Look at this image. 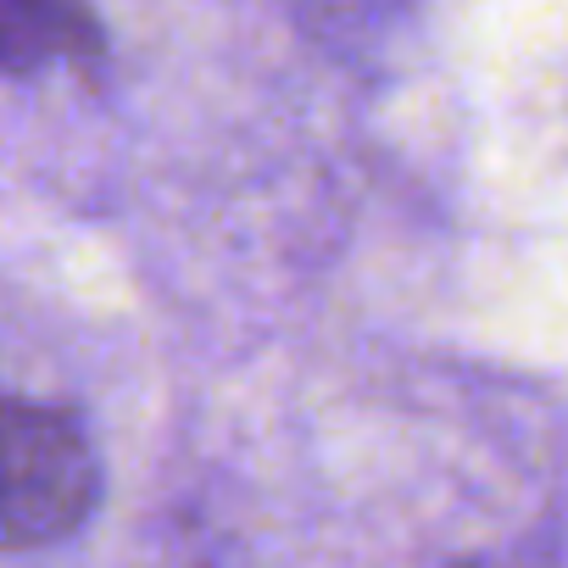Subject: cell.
Here are the masks:
<instances>
[{
	"instance_id": "2",
	"label": "cell",
	"mask_w": 568,
	"mask_h": 568,
	"mask_svg": "<svg viewBox=\"0 0 568 568\" xmlns=\"http://www.w3.org/2000/svg\"><path fill=\"white\" fill-rule=\"evenodd\" d=\"M0 51L7 73L29 79L45 62H101V18L90 0H0Z\"/></svg>"
},
{
	"instance_id": "1",
	"label": "cell",
	"mask_w": 568,
	"mask_h": 568,
	"mask_svg": "<svg viewBox=\"0 0 568 568\" xmlns=\"http://www.w3.org/2000/svg\"><path fill=\"white\" fill-rule=\"evenodd\" d=\"M101 496V468L84 429L34 402L7 407V546L34 551L68 540Z\"/></svg>"
},
{
	"instance_id": "3",
	"label": "cell",
	"mask_w": 568,
	"mask_h": 568,
	"mask_svg": "<svg viewBox=\"0 0 568 568\" xmlns=\"http://www.w3.org/2000/svg\"><path fill=\"white\" fill-rule=\"evenodd\" d=\"M302 23L341 51H363L368 40H379L385 29L402 23L407 0H296Z\"/></svg>"
}]
</instances>
